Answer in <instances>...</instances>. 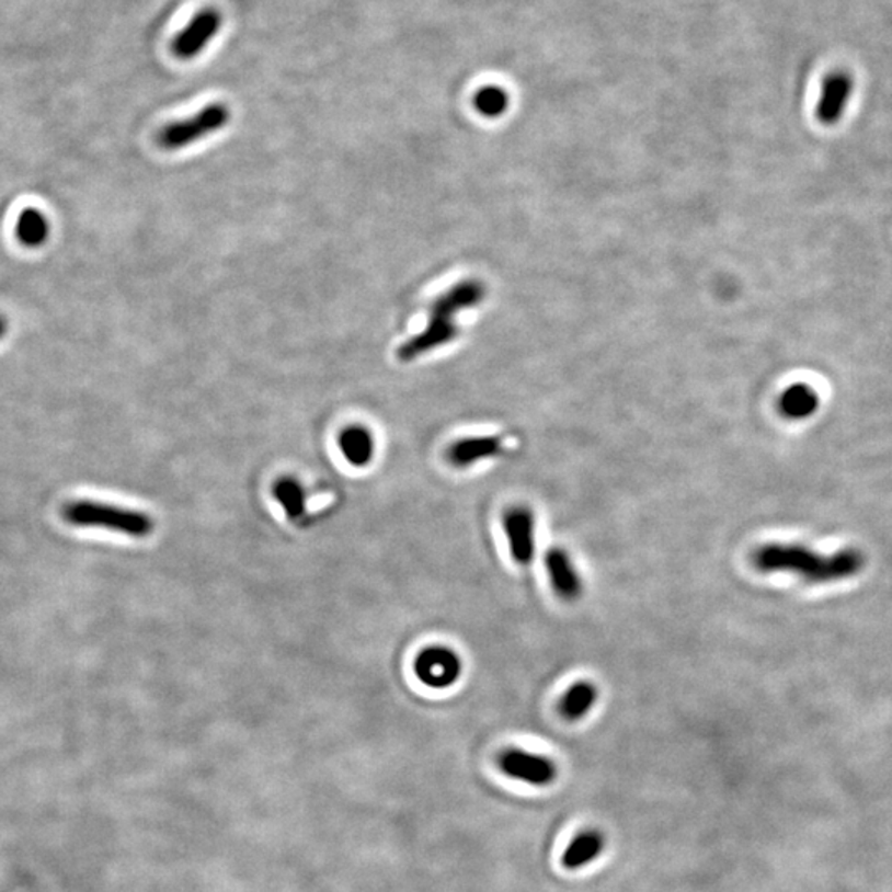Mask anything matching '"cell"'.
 I'll list each match as a JSON object with an SVG mask.
<instances>
[{"label": "cell", "instance_id": "obj_1", "mask_svg": "<svg viewBox=\"0 0 892 892\" xmlns=\"http://www.w3.org/2000/svg\"><path fill=\"white\" fill-rule=\"evenodd\" d=\"M752 565L761 574H793L809 584H830L855 577L865 569L861 550L843 549L839 552H815L800 544H764L752 556Z\"/></svg>", "mask_w": 892, "mask_h": 892}, {"label": "cell", "instance_id": "obj_2", "mask_svg": "<svg viewBox=\"0 0 892 892\" xmlns=\"http://www.w3.org/2000/svg\"><path fill=\"white\" fill-rule=\"evenodd\" d=\"M484 296L487 288L477 279H465L439 295L430 308L426 328L403 343L397 351V357L402 363H412L432 351L454 343L458 336L457 316L480 305Z\"/></svg>", "mask_w": 892, "mask_h": 892}, {"label": "cell", "instance_id": "obj_3", "mask_svg": "<svg viewBox=\"0 0 892 892\" xmlns=\"http://www.w3.org/2000/svg\"><path fill=\"white\" fill-rule=\"evenodd\" d=\"M61 516L71 526L98 527V529L126 534L136 539L148 537L155 530V521L149 514L128 510V507L113 506V504L98 503V501H71V503L65 504Z\"/></svg>", "mask_w": 892, "mask_h": 892}, {"label": "cell", "instance_id": "obj_4", "mask_svg": "<svg viewBox=\"0 0 892 892\" xmlns=\"http://www.w3.org/2000/svg\"><path fill=\"white\" fill-rule=\"evenodd\" d=\"M230 122L227 104L211 103L202 107L192 118L169 123L158 135V145L165 151H179L202 141L207 136L226 128Z\"/></svg>", "mask_w": 892, "mask_h": 892}, {"label": "cell", "instance_id": "obj_5", "mask_svg": "<svg viewBox=\"0 0 892 892\" xmlns=\"http://www.w3.org/2000/svg\"><path fill=\"white\" fill-rule=\"evenodd\" d=\"M413 672L428 688L446 689L460 679L464 663L450 648L430 647L416 656Z\"/></svg>", "mask_w": 892, "mask_h": 892}, {"label": "cell", "instance_id": "obj_6", "mask_svg": "<svg viewBox=\"0 0 892 892\" xmlns=\"http://www.w3.org/2000/svg\"><path fill=\"white\" fill-rule=\"evenodd\" d=\"M498 765L506 777L534 787H547L556 782L559 771L552 758L521 748H506L501 752Z\"/></svg>", "mask_w": 892, "mask_h": 892}, {"label": "cell", "instance_id": "obj_7", "mask_svg": "<svg viewBox=\"0 0 892 892\" xmlns=\"http://www.w3.org/2000/svg\"><path fill=\"white\" fill-rule=\"evenodd\" d=\"M504 533L511 557L521 568L533 564L536 557V516L530 507L517 504L503 516Z\"/></svg>", "mask_w": 892, "mask_h": 892}, {"label": "cell", "instance_id": "obj_8", "mask_svg": "<svg viewBox=\"0 0 892 892\" xmlns=\"http://www.w3.org/2000/svg\"><path fill=\"white\" fill-rule=\"evenodd\" d=\"M546 571L553 594L561 601L572 604L584 594V582L568 550L562 547L547 550Z\"/></svg>", "mask_w": 892, "mask_h": 892}, {"label": "cell", "instance_id": "obj_9", "mask_svg": "<svg viewBox=\"0 0 892 892\" xmlns=\"http://www.w3.org/2000/svg\"><path fill=\"white\" fill-rule=\"evenodd\" d=\"M221 15L215 9L198 12L191 24L172 42V52L182 60H191L204 50L205 45L220 31Z\"/></svg>", "mask_w": 892, "mask_h": 892}, {"label": "cell", "instance_id": "obj_10", "mask_svg": "<svg viewBox=\"0 0 892 892\" xmlns=\"http://www.w3.org/2000/svg\"><path fill=\"white\" fill-rule=\"evenodd\" d=\"M853 93V78L845 71H835L823 81L816 104V118L822 125L833 126L843 118Z\"/></svg>", "mask_w": 892, "mask_h": 892}, {"label": "cell", "instance_id": "obj_11", "mask_svg": "<svg viewBox=\"0 0 892 892\" xmlns=\"http://www.w3.org/2000/svg\"><path fill=\"white\" fill-rule=\"evenodd\" d=\"M501 446L503 443L498 436H470V438L458 439L448 450V461L454 467L468 468L496 457L500 455Z\"/></svg>", "mask_w": 892, "mask_h": 892}, {"label": "cell", "instance_id": "obj_12", "mask_svg": "<svg viewBox=\"0 0 892 892\" xmlns=\"http://www.w3.org/2000/svg\"><path fill=\"white\" fill-rule=\"evenodd\" d=\"M341 454L347 464L364 468L373 461L376 454V439L373 433L363 425H351L341 432L338 438Z\"/></svg>", "mask_w": 892, "mask_h": 892}, {"label": "cell", "instance_id": "obj_13", "mask_svg": "<svg viewBox=\"0 0 892 892\" xmlns=\"http://www.w3.org/2000/svg\"><path fill=\"white\" fill-rule=\"evenodd\" d=\"M820 409V397L807 384H793L778 399V412L787 420H807Z\"/></svg>", "mask_w": 892, "mask_h": 892}, {"label": "cell", "instance_id": "obj_14", "mask_svg": "<svg viewBox=\"0 0 892 892\" xmlns=\"http://www.w3.org/2000/svg\"><path fill=\"white\" fill-rule=\"evenodd\" d=\"M605 848V836L598 830L579 833L562 855V866L569 871L585 868L598 858Z\"/></svg>", "mask_w": 892, "mask_h": 892}, {"label": "cell", "instance_id": "obj_15", "mask_svg": "<svg viewBox=\"0 0 892 892\" xmlns=\"http://www.w3.org/2000/svg\"><path fill=\"white\" fill-rule=\"evenodd\" d=\"M598 701V688L588 679L574 683L559 701V714L569 722L584 719Z\"/></svg>", "mask_w": 892, "mask_h": 892}, {"label": "cell", "instance_id": "obj_16", "mask_svg": "<svg viewBox=\"0 0 892 892\" xmlns=\"http://www.w3.org/2000/svg\"><path fill=\"white\" fill-rule=\"evenodd\" d=\"M15 236L22 245L28 247V249H41L50 239V221H48L47 215L37 208H25L19 215Z\"/></svg>", "mask_w": 892, "mask_h": 892}, {"label": "cell", "instance_id": "obj_17", "mask_svg": "<svg viewBox=\"0 0 892 892\" xmlns=\"http://www.w3.org/2000/svg\"><path fill=\"white\" fill-rule=\"evenodd\" d=\"M273 498L278 501L289 521H299L306 516V491L296 478H279L273 487Z\"/></svg>", "mask_w": 892, "mask_h": 892}, {"label": "cell", "instance_id": "obj_18", "mask_svg": "<svg viewBox=\"0 0 892 892\" xmlns=\"http://www.w3.org/2000/svg\"><path fill=\"white\" fill-rule=\"evenodd\" d=\"M507 106H510V96H507L506 90L496 84L481 88L474 94V107L484 118H500L506 113Z\"/></svg>", "mask_w": 892, "mask_h": 892}, {"label": "cell", "instance_id": "obj_19", "mask_svg": "<svg viewBox=\"0 0 892 892\" xmlns=\"http://www.w3.org/2000/svg\"><path fill=\"white\" fill-rule=\"evenodd\" d=\"M9 331V321L4 316L0 315V341L4 340Z\"/></svg>", "mask_w": 892, "mask_h": 892}]
</instances>
